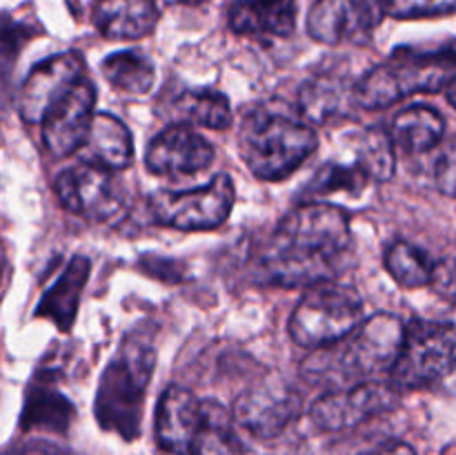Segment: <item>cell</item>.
<instances>
[{
    "label": "cell",
    "instance_id": "cell-1",
    "mask_svg": "<svg viewBox=\"0 0 456 455\" xmlns=\"http://www.w3.org/2000/svg\"><path fill=\"white\" fill-rule=\"evenodd\" d=\"M352 245L346 210L310 201L285 214L261 250V268L279 285L332 281Z\"/></svg>",
    "mask_w": 456,
    "mask_h": 455
},
{
    "label": "cell",
    "instance_id": "cell-2",
    "mask_svg": "<svg viewBox=\"0 0 456 455\" xmlns=\"http://www.w3.org/2000/svg\"><path fill=\"white\" fill-rule=\"evenodd\" d=\"M403 333L405 326L399 317L379 312L361 321L343 339L316 348L307 360H303V379L310 384H323L330 391L365 382L370 375L392 368Z\"/></svg>",
    "mask_w": 456,
    "mask_h": 455
},
{
    "label": "cell",
    "instance_id": "cell-3",
    "mask_svg": "<svg viewBox=\"0 0 456 455\" xmlns=\"http://www.w3.org/2000/svg\"><path fill=\"white\" fill-rule=\"evenodd\" d=\"M456 79L454 45L439 49L396 47L387 61L372 67L354 85V101L363 110H386L414 94L445 92Z\"/></svg>",
    "mask_w": 456,
    "mask_h": 455
},
{
    "label": "cell",
    "instance_id": "cell-4",
    "mask_svg": "<svg viewBox=\"0 0 456 455\" xmlns=\"http://www.w3.org/2000/svg\"><path fill=\"white\" fill-rule=\"evenodd\" d=\"M156 366V351L142 335H127L111 357L96 393L98 426L132 442L141 435L147 386Z\"/></svg>",
    "mask_w": 456,
    "mask_h": 455
},
{
    "label": "cell",
    "instance_id": "cell-5",
    "mask_svg": "<svg viewBox=\"0 0 456 455\" xmlns=\"http://www.w3.org/2000/svg\"><path fill=\"white\" fill-rule=\"evenodd\" d=\"M319 147L314 128L288 112L258 107L239 134L240 159L261 181H281L301 168Z\"/></svg>",
    "mask_w": 456,
    "mask_h": 455
},
{
    "label": "cell",
    "instance_id": "cell-6",
    "mask_svg": "<svg viewBox=\"0 0 456 455\" xmlns=\"http://www.w3.org/2000/svg\"><path fill=\"white\" fill-rule=\"evenodd\" d=\"M363 321V299L350 285L337 281L312 284L289 317V337L297 346H330Z\"/></svg>",
    "mask_w": 456,
    "mask_h": 455
},
{
    "label": "cell",
    "instance_id": "cell-7",
    "mask_svg": "<svg viewBox=\"0 0 456 455\" xmlns=\"http://www.w3.org/2000/svg\"><path fill=\"white\" fill-rule=\"evenodd\" d=\"M456 333L450 321H412L405 326L399 355L390 368L396 391H419L439 384L454 370Z\"/></svg>",
    "mask_w": 456,
    "mask_h": 455
},
{
    "label": "cell",
    "instance_id": "cell-8",
    "mask_svg": "<svg viewBox=\"0 0 456 455\" xmlns=\"http://www.w3.org/2000/svg\"><path fill=\"white\" fill-rule=\"evenodd\" d=\"M236 187L230 174L221 172L209 183L191 190H160L151 196L156 223L176 230H214L230 219Z\"/></svg>",
    "mask_w": 456,
    "mask_h": 455
},
{
    "label": "cell",
    "instance_id": "cell-9",
    "mask_svg": "<svg viewBox=\"0 0 456 455\" xmlns=\"http://www.w3.org/2000/svg\"><path fill=\"white\" fill-rule=\"evenodd\" d=\"M399 404V391L386 382H359L347 388L323 393L312 404L310 418L316 428L341 433L368 419L390 413Z\"/></svg>",
    "mask_w": 456,
    "mask_h": 455
},
{
    "label": "cell",
    "instance_id": "cell-10",
    "mask_svg": "<svg viewBox=\"0 0 456 455\" xmlns=\"http://www.w3.org/2000/svg\"><path fill=\"white\" fill-rule=\"evenodd\" d=\"M303 410V397L283 379H265L236 400L232 419L256 440H274Z\"/></svg>",
    "mask_w": 456,
    "mask_h": 455
},
{
    "label": "cell",
    "instance_id": "cell-11",
    "mask_svg": "<svg viewBox=\"0 0 456 455\" xmlns=\"http://www.w3.org/2000/svg\"><path fill=\"white\" fill-rule=\"evenodd\" d=\"M56 194L65 210L96 223L116 221L123 212V192L114 174L94 165L78 163L58 174Z\"/></svg>",
    "mask_w": 456,
    "mask_h": 455
},
{
    "label": "cell",
    "instance_id": "cell-12",
    "mask_svg": "<svg viewBox=\"0 0 456 455\" xmlns=\"http://www.w3.org/2000/svg\"><path fill=\"white\" fill-rule=\"evenodd\" d=\"M386 18V0H316L307 34L323 45L365 43Z\"/></svg>",
    "mask_w": 456,
    "mask_h": 455
},
{
    "label": "cell",
    "instance_id": "cell-13",
    "mask_svg": "<svg viewBox=\"0 0 456 455\" xmlns=\"http://www.w3.org/2000/svg\"><path fill=\"white\" fill-rule=\"evenodd\" d=\"M96 87L87 76L76 80L43 116V143L56 159L78 152L94 119Z\"/></svg>",
    "mask_w": 456,
    "mask_h": 455
},
{
    "label": "cell",
    "instance_id": "cell-14",
    "mask_svg": "<svg viewBox=\"0 0 456 455\" xmlns=\"http://www.w3.org/2000/svg\"><path fill=\"white\" fill-rule=\"evenodd\" d=\"M85 76L78 52H62L40 61L18 89V114L25 123H40L45 112Z\"/></svg>",
    "mask_w": 456,
    "mask_h": 455
},
{
    "label": "cell",
    "instance_id": "cell-15",
    "mask_svg": "<svg viewBox=\"0 0 456 455\" xmlns=\"http://www.w3.org/2000/svg\"><path fill=\"white\" fill-rule=\"evenodd\" d=\"M214 147L185 123L165 128L150 141L145 165L156 177H190L212 165Z\"/></svg>",
    "mask_w": 456,
    "mask_h": 455
},
{
    "label": "cell",
    "instance_id": "cell-16",
    "mask_svg": "<svg viewBox=\"0 0 456 455\" xmlns=\"http://www.w3.org/2000/svg\"><path fill=\"white\" fill-rule=\"evenodd\" d=\"M205 424V400L190 388L169 386L156 406V442L172 455H194Z\"/></svg>",
    "mask_w": 456,
    "mask_h": 455
},
{
    "label": "cell",
    "instance_id": "cell-17",
    "mask_svg": "<svg viewBox=\"0 0 456 455\" xmlns=\"http://www.w3.org/2000/svg\"><path fill=\"white\" fill-rule=\"evenodd\" d=\"M297 0H236L227 12V25L248 38H289L297 29Z\"/></svg>",
    "mask_w": 456,
    "mask_h": 455
},
{
    "label": "cell",
    "instance_id": "cell-18",
    "mask_svg": "<svg viewBox=\"0 0 456 455\" xmlns=\"http://www.w3.org/2000/svg\"><path fill=\"white\" fill-rule=\"evenodd\" d=\"M83 163L107 172H120L134 161V138L127 125L110 112H94V119L78 147Z\"/></svg>",
    "mask_w": 456,
    "mask_h": 455
},
{
    "label": "cell",
    "instance_id": "cell-19",
    "mask_svg": "<svg viewBox=\"0 0 456 455\" xmlns=\"http://www.w3.org/2000/svg\"><path fill=\"white\" fill-rule=\"evenodd\" d=\"M92 21L107 40H141L159 22L156 0H94Z\"/></svg>",
    "mask_w": 456,
    "mask_h": 455
},
{
    "label": "cell",
    "instance_id": "cell-20",
    "mask_svg": "<svg viewBox=\"0 0 456 455\" xmlns=\"http://www.w3.org/2000/svg\"><path fill=\"white\" fill-rule=\"evenodd\" d=\"M89 272H92V263H89L87 257H83V254L71 257V261L67 263L56 284L40 299L38 308H36V317L53 321L61 330H69L76 319V312H78L80 294L87 285Z\"/></svg>",
    "mask_w": 456,
    "mask_h": 455
},
{
    "label": "cell",
    "instance_id": "cell-21",
    "mask_svg": "<svg viewBox=\"0 0 456 455\" xmlns=\"http://www.w3.org/2000/svg\"><path fill=\"white\" fill-rule=\"evenodd\" d=\"M356 105L354 85L338 76H316L307 80L298 92L297 110L305 123H328L334 116H343Z\"/></svg>",
    "mask_w": 456,
    "mask_h": 455
},
{
    "label": "cell",
    "instance_id": "cell-22",
    "mask_svg": "<svg viewBox=\"0 0 456 455\" xmlns=\"http://www.w3.org/2000/svg\"><path fill=\"white\" fill-rule=\"evenodd\" d=\"M445 120L428 105H412L401 112L392 123V145L405 154H423L444 141Z\"/></svg>",
    "mask_w": 456,
    "mask_h": 455
},
{
    "label": "cell",
    "instance_id": "cell-23",
    "mask_svg": "<svg viewBox=\"0 0 456 455\" xmlns=\"http://www.w3.org/2000/svg\"><path fill=\"white\" fill-rule=\"evenodd\" d=\"M101 74L116 92L125 96H145L151 92L156 80V67L145 54L136 49L116 52L101 62Z\"/></svg>",
    "mask_w": 456,
    "mask_h": 455
},
{
    "label": "cell",
    "instance_id": "cell-24",
    "mask_svg": "<svg viewBox=\"0 0 456 455\" xmlns=\"http://www.w3.org/2000/svg\"><path fill=\"white\" fill-rule=\"evenodd\" d=\"M40 34L31 22L20 21L7 12H0V114L12 101V80L22 47Z\"/></svg>",
    "mask_w": 456,
    "mask_h": 455
},
{
    "label": "cell",
    "instance_id": "cell-25",
    "mask_svg": "<svg viewBox=\"0 0 456 455\" xmlns=\"http://www.w3.org/2000/svg\"><path fill=\"white\" fill-rule=\"evenodd\" d=\"M194 455H245L243 442L236 435L234 419L218 401L205 400V424Z\"/></svg>",
    "mask_w": 456,
    "mask_h": 455
},
{
    "label": "cell",
    "instance_id": "cell-26",
    "mask_svg": "<svg viewBox=\"0 0 456 455\" xmlns=\"http://www.w3.org/2000/svg\"><path fill=\"white\" fill-rule=\"evenodd\" d=\"M71 404L65 395L53 391V386H38L31 384V391L27 393V404L22 410V428H56L67 431L71 419Z\"/></svg>",
    "mask_w": 456,
    "mask_h": 455
},
{
    "label": "cell",
    "instance_id": "cell-27",
    "mask_svg": "<svg viewBox=\"0 0 456 455\" xmlns=\"http://www.w3.org/2000/svg\"><path fill=\"white\" fill-rule=\"evenodd\" d=\"M383 266L392 279L403 288H421L428 285L435 270V261L423 250L408 241H396L383 254Z\"/></svg>",
    "mask_w": 456,
    "mask_h": 455
},
{
    "label": "cell",
    "instance_id": "cell-28",
    "mask_svg": "<svg viewBox=\"0 0 456 455\" xmlns=\"http://www.w3.org/2000/svg\"><path fill=\"white\" fill-rule=\"evenodd\" d=\"M178 112L190 123L208 129H225L232 125V105L225 94L203 89L187 92L176 101Z\"/></svg>",
    "mask_w": 456,
    "mask_h": 455
},
{
    "label": "cell",
    "instance_id": "cell-29",
    "mask_svg": "<svg viewBox=\"0 0 456 455\" xmlns=\"http://www.w3.org/2000/svg\"><path fill=\"white\" fill-rule=\"evenodd\" d=\"M354 163L368 174L370 181H386L395 174V145L387 134L368 129L356 136Z\"/></svg>",
    "mask_w": 456,
    "mask_h": 455
},
{
    "label": "cell",
    "instance_id": "cell-30",
    "mask_svg": "<svg viewBox=\"0 0 456 455\" xmlns=\"http://www.w3.org/2000/svg\"><path fill=\"white\" fill-rule=\"evenodd\" d=\"M370 183L368 174L356 163H325L314 174L307 186L312 196L334 194V192H347V194H361Z\"/></svg>",
    "mask_w": 456,
    "mask_h": 455
},
{
    "label": "cell",
    "instance_id": "cell-31",
    "mask_svg": "<svg viewBox=\"0 0 456 455\" xmlns=\"http://www.w3.org/2000/svg\"><path fill=\"white\" fill-rule=\"evenodd\" d=\"M454 3L456 0H386V16L396 21L450 16L454 13Z\"/></svg>",
    "mask_w": 456,
    "mask_h": 455
},
{
    "label": "cell",
    "instance_id": "cell-32",
    "mask_svg": "<svg viewBox=\"0 0 456 455\" xmlns=\"http://www.w3.org/2000/svg\"><path fill=\"white\" fill-rule=\"evenodd\" d=\"M454 150L452 145H448L445 154L441 156L439 163H436V183H439V190L444 192L445 196L454 194Z\"/></svg>",
    "mask_w": 456,
    "mask_h": 455
},
{
    "label": "cell",
    "instance_id": "cell-33",
    "mask_svg": "<svg viewBox=\"0 0 456 455\" xmlns=\"http://www.w3.org/2000/svg\"><path fill=\"white\" fill-rule=\"evenodd\" d=\"M430 284L436 285V290H444L448 297H452L454 294V270H452V263L445 261V263H439V266H435V270H432V279Z\"/></svg>",
    "mask_w": 456,
    "mask_h": 455
},
{
    "label": "cell",
    "instance_id": "cell-34",
    "mask_svg": "<svg viewBox=\"0 0 456 455\" xmlns=\"http://www.w3.org/2000/svg\"><path fill=\"white\" fill-rule=\"evenodd\" d=\"M361 455H417V451L408 444V442H386V444L377 446V449L368 451V453H361Z\"/></svg>",
    "mask_w": 456,
    "mask_h": 455
},
{
    "label": "cell",
    "instance_id": "cell-35",
    "mask_svg": "<svg viewBox=\"0 0 456 455\" xmlns=\"http://www.w3.org/2000/svg\"><path fill=\"white\" fill-rule=\"evenodd\" d=\"M167 3H174V4H200V3H205V0H167Z\"/></svg>",
    "mask_w": 456,
    "mask_h": 455
}]
</instances>
